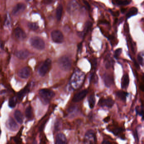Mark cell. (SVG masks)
Listing matches in <instances>:
<instances>
[{
  "label": "cell",
  "mask_w": 144,
  "mask_h": 144,
  "mask_svg": "<svg viewBox=\"0 0 144 144\" xmlns=\"http://www.w3.org/2000/svg\"><path fill=\"white\" fill-rule=\"evenodd\" d=\"M39 95L44 102L45 104H47L54 97L55 93L51 90L47 89H43L39 91Z\"/></svg>",
  "instance_id": "obj_1"
},
{
  "label": "cell",
  "mask_w": 144,
  "mask_h": 144,
  "mask_svg": "<svg viewBox=\"0 0 144 144\" xmlns=\"http://www.w3.org/2000/svg\"><path fill=\"white\" fill-rule=\"evenodd\" d=\"M59 66L63 70L67 71L70 70L72 65L71 59L66 56L61 57L58 61Z\"/></svg>",
  "instance_id": "obj_2"
},
{
  "label": "cell",
  "mask_w": 144,
  "mask_h": 144,
  "mask_svg": "<svg viewBox=\"0 0 144 144\" xmlns=\"http://www.w3.org/2000/svg\"><path fill=\"white\" fill-rule=\"evenodd\" d=\"M31 45L34 48L39 50H42L45 47V43L44 41L38 36H34L30 39Z\"/></svg>",
  "instance_id": "obj_3"
},
{
  "label": "cell",
  "mask_w": 144,
  "mask_h": 144,
  "mask_svg": "<svg viewBox=\"0 0 144 144\" xmlns=\"http://www.w3.org/2000/svg\"><path fill=\"white\" fill-rule=\"evenodd\" d=\"M52 66V61L50 59H47L42 64L38 70V72L42 77L45 76L48 72Z\"/></svg>",
  "instance_id": "obj_4"
},
{
  "label": "cell",
  "mask_w": 144,
  "mask_h": 144,
  "mask_svg": "<svg viewBox=\"0 0 144 144\" xmlns=\"http://www.w3.org/2000/svg\"><path fill=\"white\" fill-rule=\"evenodd\" d=\"M51 36L52 40L56 43H61L64 40L63 33L59 30H54L51 33Z\"/></svg>",
  "instance_id": "obj_5"
},
{
  "label": "cell",
  "mask_w": 144,
  "mask_h": 144,
  "mask_svg": "<svg viewBox=\"0 0 144 144\" xmlns=\"http://www.w3.org/2000/svg\"><path fill=\"white\" fill-rule=\"evenodd\" d=\"M26 6L23 3H19L14 7L12 11V14L14 16H18L21 14L25 9Z\"/></svg>",
  "instance_id": "obj_6"
},
{
  "label": "cell",
  "mask_w": 144,
  "mask_h": 144,
  "mask_svg": "<svg viewBox=\"0 0 144 144\" xmlns=\"http://www.w3.org/2000/svg\"><path fill=\"white\" fill-rule=\"evenodd\" d=\"M79 5L76 1L75 0L70 1L68 6V11L70 14L75 13L79 9Z\"/></svg>",
  "instance_id": "obj_7"
},
{
  "label": "cell",
  "mask_w": 144,
  "mask_h": 144,
  "mask_svg": "<svg viewBox=\"0 0 144 144\" xmlns=\"http://www.w3.org/2000/svg\"><path fill=\"white\" fill-rule=\"evenodd\" d=\"M114 101L112 98H102L99 102V105L101 106H106L107 107L111 108L114 106Z\"/></svg>",
  "instance_id": "obj_8"
},
{
  "label": "cell",
  "mask_w": 144,
  "mask_h": 144,
  "mask_svg": "<svg viewBox=\"0 0 144 144\" xmlns=\"http://www.w3.org/2000/svg\"><path fill=\"white\" fill-rule=\"evenodd\" d=\"M14 33L16 38L19 40H24L26 38L27 36L25 33L21 28L19 27L16 28Z\"/></svg>",
  "instance_id": "obj_9"
},
{
  "label": "cell",
  "mask_w": 144,
  "mask_h": 144,
  "mask_svg": "<svg viewBox=\"0 0 144 144\" xmlns=\"http://www.w3.org/2000/svg\"><path fill=\"white\" fill-rule=\"evenodd\" d=\"M6 126L8 128L12 131H16L18 129V125L12 117H10L6 123Z\"/></svg>",
  "instance_id": "obj_10"
},
{
  "label": "cell",
  "mask_w": 144,
  "mask_h": 144,
  "mask_svg": "<svg viewBox=\"0 0 144 144\" xmlns=\"http://www.w3.org/2000/svg\"><path fill=\"white\" fill-rule=\"evenodd\" d=\"M85 143H95L96 137L95 133L92 131H88L85 135Z\"/></svg>",
  "instance_id": "obj_11"
},
{
  "label": "cell",
  "mask_w": 144,
  "mask_h": 144,
  "mask_svg": "<svg viewBox=\"0 0 144 144\" xmlns=\"http://www.w3.org/2000/svg\"><path fill=\"white\" fill-rule=\"evenodd\" d=\"M87 93H88V91L86 90H84L77 93L73 97V101L74 102H78L81 101L86 97Z\"/></svg>",
  "instance_id": "obj_12"
},
{
  "label": "cell",
  "mask_w": 144,
  "mask_h": 144,
  "mask_svg": "<svg viewBox=\"0 0 144 144\" xmlns=\"http://www.w3.org/2000/svg\"><path fill=\"white\" fill-rule=\"evenodd\" d=\"M30 75V70L29 68L25 67L22 68L18 72V75L22 79H27Z\"/></svg>",
  "instance_id": "obj_13"
},
{
  "label": "cell",
  "mask_w": 144,
  "mask_h": 144,
  "mask_svg": "<svg viewBox=\"0 0 144 144\" xmlns=\"http://www.w3.org/2000/svg\"><path fill=\"white\" fill-rule=\"evenodd\" d=\"M30 53L27 50H20L16 52L15 53V56L19 59H21V60H24L25 59L28 58V56H29Z\"/></svg>",
  "instance_id": "obj_14"
},
{
  "label": "cell",
  "mask_w": 144,
  "mask_h": 144,
  "mask_svg": "<svg viewBox=\"0 0 144 144\" xmlns=\"http://www.w3.org/2000/svg\"><path fill=\"white\" fill-rule=\"evenodd\" d=\"M105 85L107 87H110L114 83V78L112 76L108 74H105L103 76Z\"/></svg>",
  "instance_id": "obj_15"
},
{
  "label": "cell",
  "mask_w": 144,
  "mask_h": 144,
  "mask_svg": "<svg viewBox=\"0 0 144 144\" xmlns=\"http://www.w3.org/2000/svg\"><path fill=\"white\" fill-rule=\"evenodd\" d=\"M67 142V140L65 135L63 133H59L56 138V144H65Z\"/></svg>",
  "instance_id": "obj_16"
},
{
  "label": "cell",
  "mask_w": 144,
  "mask_h": 144,
  "mask_svg": "<svg viewBox=\"0 0 144 144\" xmlns=\"http://www.w3.org/2000/svg\"><path fill=\"white\" fill-rule=\"evenodd\" d=\"M129 84V76L128 74H125L121 80V88L123 89H126L128 87Z\"/></svg>",
  "instance_id": "obj_17"
},
{
  "label": "cell",
  "mask_w": 144,
  "mask_h": 144,
  "mask_svg": "<svg viewBox=\"0 0 144 144\" xmlns=\"http://www.w3.org/2000/svg\"><path fill=\"white\" fill-rule=\"evenodd\" d=\"M14 117L18 123L20 124H22L23 121V116L20 111L19 110H16L14 112Z\"/></svg>",
  "instance_id": "obj_18"
},
{
  "label": "cell",
  "mask_w": 144,
  "mask_h": 144,
  "mask_svg": "<svg viewBox=\"0 0 144 144\" xmlns=\"http://www.w3.org/2000/svg\"><path fill=\"white\" fill-rule=\"evenodd\" d=\"M116 96L121 100L124 101H126V97L128 95V93L125 92L124 91H118L116 93Z\"/></svg>",
  "instance_id": "obj_19"
},
{
  "label": "cell",
  "mask_w": 144,
  "mask_h": 144,
  "mask_svg": "<svg viewBox=\"0 0 144 144\" xmlns=\"http://www.w3.org/2000/svg\"><path fill=\"white\" fill-rule=\"evenodd\" d=\"M29 91V86H26L23 89H22L18 93L17 97L18 99L20 100L23 98V97Z\"/></svg>",
  "instance_id": "obj_20"
},
{
  "label": "cell",
  "mask_w": 144,
  "mask_h": 144,
  "mask_svg": "<svg viewBox=\"0 0 144 144\" xmlns=\"http://www.w3.org/2000/svg\"><path fill=\"white\" fill-rule=\"evenodd\" d=\"M63 12V7L60 4L57 7L56 10V19L58 21H60L61 19L62 14Z\"/></svg>",
  "instance_id": "obj_21"
},
{
  "label": "cell",
  "mask_w": 144,
  "mask_h": 144,
  "mask_svg": "<svg viewBox=\"0 0 144 144\" xmlns=\"http://www.w3.org/2000/svg\"><path fill=\"white\" fill-rule=\"evenodd\" d=\"M138 12V9L137 8L133 7L131 8L128 10V12H127L126 14V17L127 18L131 17L132 16H135L136 15Z\"/></svg>",
  "instance_id": "obj_22"
},
{
  "label": "cell",
  "mask_w": 144,
  "mask_h": 144,
  "mask_svg": "<svg viewBox=\"0 0 144 144\" xmlns=\"http://www.w3.org/2000/svg\"><path fill=\"white\" fill-rule=\"evenodd\" d=\"M91 26H92V23L90 22H88L86 23L85 25V28L84 29V31L82 33V36H84L85 35V34L89 32L90 29H91Z\"/></svg>",
  "instance_id": "obj_23"
},
{
  "label": "cell",
  "mask_w": 144,
  "mask_h": 144,
  "mask_svg": "<svg viewBox=\"0 0 144 144\" xmlns=\"http://www.w3.org/2000/svg\"><path fill=\"white\" fill-rule=\"evenodd\" d=\"M33 110L31 106H29L26 109L25 115L28 119H31L33 117Z\"/></svg>",
  "instance_id": "obj_24"
},
{
  "label": "cell",
  "mask_w": 144,
  "mask_h": 144,
  "mask_svg": "<svg viewBox=\"0 0 144 144\" xmlns=\"http://www.w3.org/2000/svg\"><path fill=\"white\" fill-rule=\"evenodd\" d=\"M89 103L90 108H93L95 103V98L94 95H91V96H90L89 99Z\"/></svg>",
  "instance_id": "obj_25"
},
{
  "label": "cell",
  "mask_w": 144,
  "mask_h": 144,
  "mask_svg": "<svg viewBox=\"0 0 144 144\" xmlns=\"http://www.w3.org/2000/svg\"><path fill=\"white\" fill-rule=\"evenodd\" d=\"M28 27L32 31H36L38 28V26L37 24L34 23H28Z\"/></svg>",
  "instance_id": "obj_26"
},
{
  "label": "cell",
  "mask_w": 144,
  "mask_h": 144,
  "mask_svg": "<svg viewBox=\"0 0 144 144\" xmlns=\"http://www.w3.org/2000/svg\"><path fill=\"white\" fill-rule=\"evenodd\" d=\"M16 105V99L15 98H12L9 101V105L11 108H14Z\"/></svg>",
  "instance_id": "obj_27"
},
{
  "label": "cell",
  "mask_w": 144,
  "mask_h": 144,
  "mask_svg": "<svg viewBox=\"0 0 144 144\" xmlns=\"http://www.w3.org/2000/svg\"><path fill=\"white\" fill-rule=\"evenodd\" d=\"M116 2L117 4L121 6L126 5L129 3L128 0H116Z\"/></svg>",
  "instance_id": "obj_28"
},
{
  "label": "cell",
  "mask_w": 144,
  "mask_h": 144,
  "mask_svg": "<svg viewBox=\"0 0 144 144\" xmlns=\"http://www.w3.org/2000/svg\"><path fill=\"white\" fill-rule=\"evenodd\" d=\"M137 61L138 62L141 64V65H143L144 63V58L143 57V54L142 53L139 54L137 56Z\"/></svg>",
  "instance_id": "obj_29"
},
{
  "label": "cell",
  "mask_w": 144,
  "mask_h": 144,
  "mask_svg": "<svg viewBox=\"0 0 144 144\" xmlns=\"http://www.w3.org/2000/svg\"><path fill=\"white\" fill-rule=\"evenodd\" d=\"M122 52V49L121 48L118 49L115 52L114 56L116 58H118L120 56L121 53Z\"/></svg>",
  "instance_id": "obj_30"
},
{
  "label": "cell",
  "mask_w": 144,
  "mask_h": 144,
  "mask_svg": "<svg viewBox=\"0 0 144 144\" xmlns=\"http://www.w3.org/2000/svg\"><path fill=\"white\" fill-rule=\"evenodd\" d=\"M136 111H137V114L141 116L142 117L143 119H144V112L143 110H142L141 109H139V108H137V109L136 110Z\"/></svg>",
  "instance_id": "obj_31"
},
{
  "label": "cell",
  "mask_w": 144,
  "mask_h": 144,
  "mask_svg": "<svg viewBox=\"0 0 144 144\" xmlns=\"http://www.w3.org/2000/svg\"><path fill=\"white\" fill-rule=\"evenodd\" d=\"M122 131V129L121 128H117L116 129H115L114 131H113V133L115 135H117L121 132V131Z\"/></svg>",
  "instance_id": "obj_32"
},
{
  "label": "cell",
  "mask_w": 144,
  "mask_h": 144,
  "mask_svg": "<svg viewBox=\"0 0 144 144\" xmlns=\"http://www.w3.org/2000/svg\"><path fill=\"white\" fill-rule=\"evenodd\" d=\"M54 0H43V3L44 4L49 5L51 4Z\"/></svg>",
  "instance_id": "obj_33"
},
{
  "label": "cell",
  "mask_w": 144,
  "mask_h": 144,
  "mask_svg": "<svg viewBox=\"0 0 144 144\" xmlns=\"http://www.w3.org/2000/svg\"><path fill=\"white\" fill-rule=\"evenodd\" d=\"M84 4L86 5V7L88 9H90V5L89 4V3H88V2H87L86 0H84Z\"/></svg>",
  "instance_id": "obj_34"
},
{
  "label": "cell",
  "mask_w": 144,
  "mask_h": 144,
  "mask_svg": "<svg viewBox=\"0 0 144 144\" xmlns=\"http://www.w3.org/2000/svg\"><path fill=\"white\" fill-rule=\"evenodd\" d=\"M142 77H143L144 83H143V84H142L141 86H140V88L141 90H142V91H144V74L143 75V76H142Z\"/></svg>",
  "instance_id": "obj_35"
},
{
  "label": "cell",
  "mask_w": 144,
  "mask_h": 144,
  "mask_svg": "<svg viewBox=\"0 0 144 144\" xmlns=\"http://www.w3.org/2000/svg\"><path fill=\"white\" fill-rule=\"evenodd\" d=\"M103 144H110V142L107 141H104L102 142Z\"/></svg>",
  "instance_id": "obj_36"
},
{
  "label": "cell",
  "mask_w": 144,
  "mask_h": 144,
  "mask_svg": "<svg viewBox=\"0 0 144 144\" xmlns=\"http://www.w3.org/2000/svg\"><path fill=\"white\" fill-rule=\"evenodd\" d=\"M0 133H1V130H0Z\"/></svg>",
  "instance_id": "obj_37"
}]
</instances>
